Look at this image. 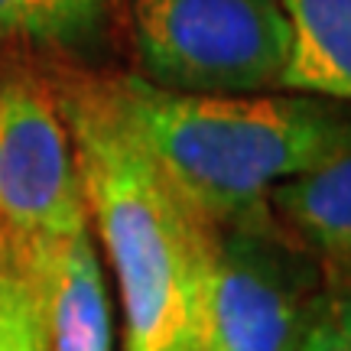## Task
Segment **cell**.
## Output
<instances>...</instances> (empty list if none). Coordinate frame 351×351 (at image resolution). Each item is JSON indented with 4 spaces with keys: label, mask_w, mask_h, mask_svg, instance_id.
Listing matches in <instances>:
<instances>
[{
    "label": "cell",
    "mask_w": 351,
    "mask_h": 351,
    "mask_svg": "<svg viewBox=\"0 0 351 351\" xmlns=\"http://www.w3.org/2000/svg\"><path fill=\"white\" fill-rule=\"evenodd\" d=\"M95 225L117 276L124 351L202 348L218 228L169 182L111 85H75L56 101Z\"/></svg>",
    "instance_id": "6da1fadb"
},
{
    "label": "cell",
    "mask_w": 351,
    "mask_h": 351,
    "mask_svg": "<svg viewBox=\"0 0 351 351\" xmlns=\"http://www.w3.org/2000/svg\"><path fill=\"white\" fill-rule=\"evenodd\" d=\"M111 91L169 182L215 228L270 212L274 186L351 140L348 104L309 95H189L127 75Z\"/></svg>",
    "instance_id": "7a4b0ae2"
},
{
    "label": "cell",
    "mask_w": 351,
    "mask_h": 351,
    "mask_svg": "<svg viewBox=\"0 0 351 351\" xmlns=\"http://www.w3.org/2000/svg\"><path fill=\"white\" fill-rule=\"evenodd\" d=\"M143 78L189 95H257L280 85L289 20L280 0H130Z\"/></svg>",
    "instance_id": "3957f363"
},
{
    "label": "cell",
    "mask_w": 351,
    "mask_h": 351,
    "mask_svg": "<svg viewBox=\"0 0 351 351\" xmlns=\"http://www.w3.org/2000/svg\"><path fill=\"white\" fill-rule=\"evenodd\" d=\"M326 276L274 212L218 228L202 351H302Z\"/></svg>",
    "instance_id": "277c9868"
},
{
    "label": "cell",
    "mask_w": 351,
    "mask_h": 351,
    "mask_svg": "<svg viewBox=\"0 0 351 351\" xmlns=\"http://www.w3.org/2000/svg\"><path fill=\"white\" fill-rule=\"evenodd\" d=\"M85 225L75 153L56 101L0 82V228L29 238Z\"/></svg>",
    "instance_id": "5b68a950"
},
{
    "label": "cell",
    "mask_w": 351,
    "mask_h": 351,
    "mask_svg": "<svg viewBox=\"0 0 351 351\" xmlns=\"http://www.w3.org/2000/svg\"><path fill=\"white\" fill-rule=\"evenodd\" d=\"M10 238L36 289L49 351H114L111 296L91 225L62 234Z\"/></svg>",
    "instance_id": "8992f818"
},
{
    "label": "cell",
    "mask_w": 351,
    "mask_h": 351,
    "mask_svg": "<svg viewBox=\"0 0 351 351\" xmlns=\"http://www.w3.org/2000/svg\"><path fill=\"white\" fill-rule=\"evenodd\" d=\"M267 205L315 257L326 287L351 293V140L326 163L274 186Z\"/></svg>",
    "instance_id": "52a82bcc"
},
{
    "label": "cell",
    "mask_w": 351,
    "mask_h": 351,
    "mask_svg": "<svg viewBox=\"0 0 351 351\" xmlns=\"http://www.w3.org/2000/svg\"><path fill=\"white\" fill-rule=\"evenodd\" d=\"M289 20L283 91L351 104V0H280Z\"/></svg>",
    "instance_id": "ba28073f"
},
{
    "label": "cell",
    "mask_w": 351,
    "mask_h": 351,
    "mask_svg": "<svg viewBox=\"0 0 351 351\" xmlns=\"http://www.w3.org/2000/svg\"><path fill=\"white\" fill-rule=\"evenodd\" d=\"M108 0H0V39L85 49L104 33Z\"/></svg>",
    "instance_id": "9c48e42d"
},
{
    "label": "cell",
    "mask_w": 351,
    "mask_h": 351,
    "mask_svg": "<svg viewBox=\"0 0 351 351\" xmlns=\"http://www.w3.org/2000/svg\"><path fill=\"white\" fill-rule=\"evenodd\" d=\"M0 351H49L36 289L26 276L13 238L3 228H0Z\"/></svg>",
    "instance_id": "30bf717a"
},
{
    "label": "cell",
    "mask_w": 351,
    "mask_h": 351,
    "mask_svg": "<svg viewBox=\"0 0 351 351\" xmlns=\"http://www.w3.org/2000/svg\"><path fill=\"white\" fill-rule=\"evenodd\" d=\"M302 351H351V293L326 287Z\"/></svg>",
    "instance_id": "8fae6325"
},
{
    "label": "cell",
    "mask_w": 351,
    "mask_h": 351,
    "mask_svg": "<svg viewBox=\"0 0 351 351\" xmlns=\"http://www.w3.org/2000/svg\"><path fill=\"white\" fill-rule=\"evenodd\" d=\"M169 351H202V348H169Z\"/></svg>",
    "instance_id": "7c38bea8"
}]
</instances>
